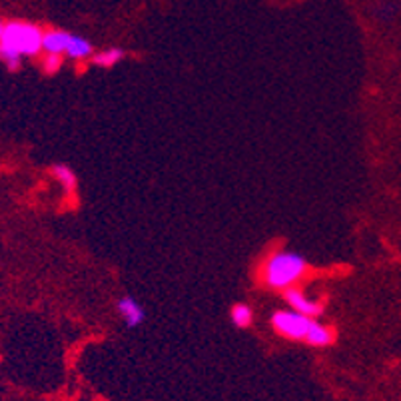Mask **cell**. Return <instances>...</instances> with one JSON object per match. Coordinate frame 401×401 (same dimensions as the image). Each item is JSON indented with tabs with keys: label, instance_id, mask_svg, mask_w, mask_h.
I'll list each match as a JSON object with an SVG mask.
<instances>
[{
	"label": "cell",
	"instance_id": "cell-1",
	"mask_svg": "<svg viewBox=\"0 0 401 401\" xmlns=\"http://www.w3.org/2000/svg\"><path fill=\"white\" fill-rule=\"evenodd\" d=\"M309 264L302 253L294 250H278L262 265V282L270 290L285 292L290 287H296L306 278Z\"/></svg>",
	"mask_w": 401,
	"mask_h": 401
},
{
	"label": "cell",
	"instance_id": "cell-2",
	"mask_svg": "<svg viewBox=\"0 0 401 401\" xmlns=\"http://www.w3.org/2000/svg\"><path fill=\"white\" fill-rule=\"evenodd\" d=\"M44 31L40 26L24 21L6 22V31L0 46L9 48L18 56H38L43 53Z\"/></svg>",
	"mask_w": 401,
	"mask_h": 401
},
{
	"label": "cell",
	"instance_id": "cell-3",
	"mask_svg": "<svg viewBox=\"0 0 401 401\" xmlns=\"http://www.w3.org/2000/svg\"><path fill=\"white\" fill-rule=\"evenodd\" d=\"M43 53L68 56L72 60H86L94 56V48L84 36L64 31H46L43 38Z\"/></svg>",
	"mask_w": 401,
	"mask_h": 401
},
{
	"label": "cell",
	"instance_id": "cell-4",
	"mask_svg": "<svg viewBox=\"0 0 401 401\" xmlns=\"http://www.w3.org/2000/svg\"><path fill=\"white\" fill-rule=\"evenodd\" d=\"M312 322H314V317L304 316L292 307L290 309H278L272 316V326H274L275 331L282 338L292 339V341H306Z\"/></svg>",
	"mask_w": 401,
	"mask_h": 401
},
{
	"label": "cell",
	"instance_id": "cell-5",
	"mask_svg": "<svg viewBox=\"0 0 401 401\" xmlns=\"http://www.w3.org/2000/svg\"><path fill=\"white\" fill-rule=\"evenodd\" d=\"M284 300H285V304L292 307V309H296V312L304 314V316L314 317V319H317V317L322 316V309H324L322 304H319L317 300H314V297L307 296L306 292H302L297 285L296 287L285 290Z\"/></svg>",
	"mask_w": 401,
	"mask_h": 401
},
{
	"label": "cell",
	"instance_id": "cell-6",
	"mask_svg": "<svg viewBox=\"0 0 401 401\" xmlns=\"http://www.w3.org/2000/svg\"><path fill=\"white\" fill-rule=\"evenodd\" d=\"M116 309H118V316L122 317V322H124L128 327L142 326L144 319H146V309L142 307V304L138 302L136 297L132 296L120 297L116 304Z\"/></svg>",
	"mask_w": 401,
	"mask_h": 401
},
{
	"label": "cell",
	"instance_id": "cell-7",
	"mask_svg": "<svg viewBox=\"0 0 401 401\" xmlns=\"http://www.w3.org/2000/svg\"><path fill=\"white\" fill-rule=\"evenodd\" d=\"M336 339V334L334 329L326 324H322L319 319H314L312 326H309V331L306 336V344L307 346H314V348H327L331 346Z\"/></svg>",
	"mask_w": 401,
	"mask_h": 401
},
{
	"label": "cell",
	"instance_id": "cell-8",
	"mask_svg": "<svg viewBox=\"0 0 401 401\" xmlns=\"http://www.w3.org/2000/svg\"><path fill=\"white\" fill-rule=\"evenodd\" d=\"M53 176L56 178V182L62 186L66 192H75L78 178H76V172L66 164H54L53 166Z\"/></svg>",
	"mask_w": 401,
	"mask_h": 401
},
{
	"label": "cell",
	"instance_id": "cell-9",
	"mask_svg": "<svg viewBox=\"0 0 401 401\" xmlns=\"http://www.w3.org/2000/svg\"><path fill=\"white\" fill-rule=\"evenodd\" d=\"M124 50L122 48H108V50H102L92 56V62L100 68H112L114 64H118L122 58H124Z\"/></svg>",
	"mask_w": 401,
	"mask_h": 401
},
{
	"label": "cell",
	"instance_id": "cell-10",
	"mask_svg": "<svg viewBox=\"0 0 401 401\" xmlns=\"http://www.w3.org/2000/svg\"><path fill=\"white\" fill-rule=\"evenodd\" d=\"M230 319L236 327H250L253 322V312L248 304H236L230 312Z\"/></svg>",
	"mask_w": 401,
	"mask_h": 401
},
{
	"label": "cell",
	"instance_id": "cell-11",
	"mask_svg": "<svg viewBox=\"0 0 401 401\" xmlns=\"http://www.w3.org/2000/svg\"><path fill=\"white\" fill-rule=\"evenodd\" d=\"M62 66V56L58 54H46L43 58V70L46 75H56Z\"/></svg>",
	"mask_w": 401,
	"mask_h": 401
},
{
	"label": "cell",
	"instance_id": "cell-12",
	"mask_svg": "<svg viewBox=\"0 0 401 401\" xmlns=\"http://www.w3.org/2000/svg\"><path fill=\"white\" fill-rule=\"evenodd\" d=\"M4 31H6V22L0 18V43H2V38H4Z\"/></svg>",
	"mask_w": 401,
	"mask_h": 401
}]
</instances>
